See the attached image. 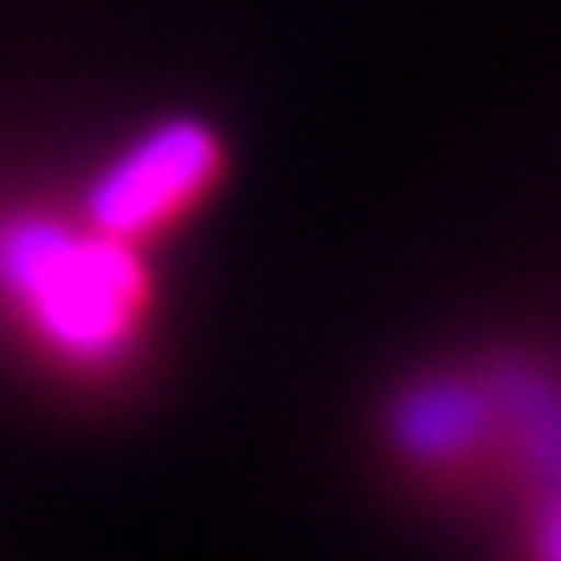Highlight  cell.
I'll list each match as a JSON object with an SVG mask.
<instances>
[{
  "label": "cell",
  "instance_id": "1",
  "mask_svg": "<svg viewBox=\"0 0 561 561\" xmlns=\"http://www.w3.org/2000/svg\"><path fill=\"white\" fill-rule=\"evenodd\" d=\"M0 309L47 360L108 375L150 337L154 280L136 243L84 216H5Z\"/></svg>",
  "mask_w": 561,
  "mask_h": 561
},
{
  "label": "cell",
  "instance_id": "2",
  "mask_svg": "<svg viewBox=\"0 0 561 561\" xmlns=\"http://www.w3.org/2000/svg\"><path fill=\"white\" fill-rule=\"evenodd\" d=\"M225 173L220 136L202 122H160L117 150L94 179L80 216L127 243L160 239L216 192Z\"/></svg>",
  "mask_w": 561,
  "mask_h": 561
}]
</instances>
